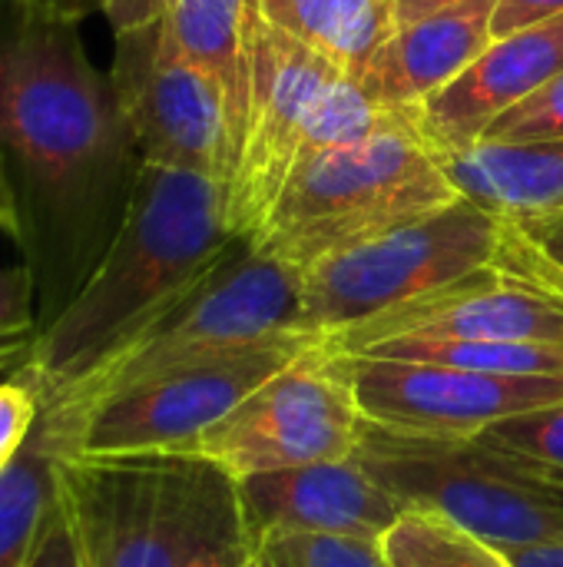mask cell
Masks as SVG:
<instances>
[{
	"label": "cell",
	"instance_id": "3957f363",
	"mask_svg": "<svg viewBox=\"0 0 563 567\" xmlns=\"http://www.w3.org/2000/svg\"><path fill=\"white\" fill-rule=\"evenodd\" d=\"M86 567H246L256 538L239 482L192 452L56 455Z\"/></svg>",
	"mask_w": 563,
	"mask_h": 567
},
{
	"label": "cell",
	"instance_id": "30bf717a",
	"mask_svg": "<svg viewBox=\"0 0 563 567\" xmlns=\"http://www.w3.org/2000/svg\"><path fill=\"white\" fill-rule=\"evenodd\" d=\"M362 412L335 359L315 346L249 392L196 445L236 482L352 458Z\"/></svg>",
	"mask_w": 563,
	"mask_h": 567
},
{
	"label": "cell",
	"instance_id": "836d02e7",
	"mask_svg": "<svg viewBox=\"0 0 563 567\" xmlns=\"http://www.w3.org/2000/svg\"><path fill=\"white\" fill-rule=\"evenodd\" d=\"M511 567H563V538L531 542V545H511L498 548Z\"/></svg>",
	"mask_w": 563,
	"mask_h": 567
},
{
	"label": "cell",
	"instance_id": "d6a6232c",
	"mask_svg": "<svg viewBox=\"0 0 563 567\" xmlns=\"http://www.w3.org/2000/svg\"><path fill=\"white\" fill-rule=\"evenodd\" d=\"M166 10V0H103V17L113 33H126L146 23H156Z\"/></svg>",
	"mask_w": 563,
	"mask_h": 567
},
{
	"label": "cell",
	"instance_id": "d4e9b609",
	"mask_svg": "<svg viewBox=\"0 0 563 567\" xmlns=\"http://www.w3.org/2000/svg\"><path fill=\"white\" fill-rule=\"evenodd\" d=\"M484 140L491 143H541V140H563V73L534 90L528 100L501 113Z\"/></svg>",
	"mask_w": 563,
	"mask_h": 567
},
{
	"label": "cell",
	"instance_id": "8fae6325",
	"mask_svg": "<svg viewBox=\"0 0 563 567\" xmlns=\"http://www.w3.org/2000/svg\"><path fill=\"white\" fill-rule=\"evenodd\" d=\"M329 355L365 422L411 435L475 439L501 419L563 402V375H498L438 362Z\"/></svg>",
	"mask_w": 563,
	"mask_h": 567
},
{
	"label": "cell",
	"instance_id": "e575fe53",
	"mask_svg": "<svg viewBox=\"0 0 563 567\" xmlns=\"http://www.w3.org/2000/svg\"><path fill=\"white\" fill-rule=\"evenodd\" d=\"M37 13H46V17H56V20H70V23H80L83 17L103 10V0H17Z\"/></svg>",
	"mask_w": 563,
	"mask_h": 567
},
{
	"label": "cell",
	"instance_id": "d590c367",
	"mask_svg": "<svg viewBox=\"0 0 563 567\" xmlns=\"http://www.w3.org/2000/svg\"><path fill=\"white\" fill-rule=\"evenodd\" d=\"M246 567H299L295 558L289 555V548L275 538V535H262L256 538V548H252V558Z\"/></svg>",
	"mask_w": 563,
	"mask_h": 567
},
{
	"label": "cell",
	"instance_id": "7a4b0ae2",
	"mask_svg": "<svg viewBox=\"0 0 563 567\" xmlns=\"http://www.w3.org/2000/svg\"><path fill=\"white\" fill-rule=\"evenodd\" d=\"M229 186L143 163L126 216L80 292L46 322L23 362L43 405L70 392L149 322L189 296L236 246Z\"/></svg>",
	"mask_w": 563,
	"mask_h": 567
},
{
	"label": "cell",
	"instance_id": "5b68a950",
	"mask_svg": "<svg viewBox=\"0 0 563 567\" xmlns=\"http://www.w3.org/2000/svg\"><path fill=\"white\" fill-rule=\"evenodd\" d=\"M299 322L302 272L279 259L259 256L249 239H236L222 262L189 296L133 336L70 392L46 402L43 412H80L166 372L292 336L299 332Z\"/></svg>",
	"mask_w": 563,
	"mask_h": 567
},
{
	"label": "cell",
	"instance_id": "ffe728a7",
	"mask_svg": "<svg viewBox=\"0 0 563 567\" xmlns=\"http://www.w3.org/2000/svg\"><path fill=\"white\" fill-rule=\"evenodd\" d=\"M56 495V452L37 425L27 449L0 475V567L30 565Z\"/></svg>",
	"mask_w": 563,
	"mask_h": 567
},
{
	"label": "cell",
	"instance_id": "d6986e66",
	"mask_svg": "<svg viewBox=\"0 0 563 567\" xmlns=\"http://www.w3.org/2000/svg\"><path fill=\"white\" fill-rule=\"evenodd\" d=\"M272 23L352 80H362L375 50L398 30L395 0H285Z\"/></svg>",
	"mask_w": 563,
	"mask_h": 567
},
{
	"label": "cell",
	"instance_id": "8d00e7d4",
	"mask_svg": "<svg viewBox=\"0 0 563 567\" xmlns=\"http://www.w3.org/2000/svg\"><path fill=\"white\" fill-rule=\"evenodd\" d=\"M458 3H465V0H395V23L408 27L421 17H431V13L458 7Z\"/></svg>",
	"mask_w": 563,
	"mask_h": 567
},
{
	"label": "cell",
	"instance_id": "e0dca14e",
	"mask_svg": "<svg viewBox=\"0 0 563 567\" xmlns=\"http://www.w3.org/2000/svg\"><path fill=\"white\" fill-rule=\"evenodd\" d=\"M455 189L501 219L563 216V140L491 143L441 156Z\"/></svg>",
	"mask_w": 563,
	"mask_h": 567
},
{
	"label": "cell",
	"instance_id": "7402d4cb",
	"mask_svg": "<svg viewBox=\"0 0 563 567\" xmlns=\"http://www.w3.org/2000/svg\"><path fill=\"white\" fill-rule=\"evenodd\" d=\"M382 548L388 567H511L494 545L425 512H405Z\"/></svg>",
	"mask_w": 563,
	"mask_h": 567
},
{
	"label": "cell",
	"instance_id": "1f68e13d",
	"mask_svg": "<svg viewBox=\"0 0 563 567\" xmlns=\"http://www.w3.org/2000/svg\"><path fill=\"white\" fill-rule=\"evenodd\" d=\"M531 249H538L544 259H551L554 266L563 269V216H548V219H524V223H511L504 219Z\"/></svg>",
	"mask_w": 563,
	"mask_h": 567
},
{
	"label": "cell",
	"instance_id": "7c38bea8",
	"mask_svg": "<svg viewBox=\"0 0 563 567\" xmlns=\"http://www.w3.org/2000/svg\"><path fill=\"white\" fill-rule=\"evenodd\" d=\"M345 76L319 50L262 20L252 50V96L239 163L226 193V219L236 239H252L272 213L299 163L305 120L325 86Z\"/></svg>",
	"mask_w": 563,
	"mask_h": 567
},
{
	"label": "cell",
	"instance_id": "44dd1931",
	"mask_svg": "<svg viewBox=\"0 0 563 567\" xmlns=\"http://www.w3.org/2000/svg\"><path fill=\"white\" fill-rule=\"evenodd\" d=\"M352 355L438 362L498 375H563V346L548 342H488V339H385Z\"/></svg>",
	"mask_w": 563,
	"mask_h": 567
},
{
	"label": "cell",
	"instance_id": "4dcf8cb0",
	"mask_svg": "<svg viewBox=\"0 0 563 567\" xmlns=\"http://www.w3.org/2000/svg\"><path fill=\"white\" fill-rule=\"evenodd\" d=\"M563 17V0H498L494 7V40Z\"/></svg>",
	"mask_w": 563,
	"mask_h": 567
},
{
	"label": "cell",
	"instance_id": "9c48e42d",
	"mask_svg": "<svg viewBox=\"0 0 563 567\" xmlns=\"http://www.w3.org/2000/svg\"><path fill=\"white\" fill-rule=\"evenodd\" d=\"M113 90L143 163L196 173L222 186L239 163V133L222 86L192 63L166 20L116 33Z\"/></svg>",
	"mask_w": 563,
	"mask_h": 567
},
{
	"label": "cell",
	"instance_id": "8992f818",
	"mask_svg": "<svg viewBox=\"0 0 563 567\" xmlns=\"http://www.w3.org/2000/svg\"><path fill=\"white\" fill-rule=\"evenodd\" d=\"M355 458L405 505L494 545L563 538V485L475 439L358 425Z\"/></svg>",
	"mask_w": 563,
	"mask_h": 567
},
{
	"label": "cell",
	"instance_id": "52a82bcc",
	"mask_svg": "<svg viewBox=\"0 0 563 567\" xmlns=\"http://www.w3.org/2000/svg\"><path fill=\"white\" fill-rule=\"evenodd\" d=\"M501 233V216L461 196L435 216L332 252L302 272L299 332L329 342L455 286L494 262Z\"/></svg>",
	"mask_w": 563,
	"mask_h": 567
},
{
	"label": "cell",
	"instance_id": "484cf974",
	"mask_svg": "<svg viewBox=\"0 0 563 567\" xmlns=\"http://www.w3.org/2000/svg\"><path fill=\"white\" fill-rule=\"evenodd\" d=\"M299 567H388L385 548L375 538H342V535H299L272 532Z\"/></svg>",
	"mask_w": 563,
	"mask_h": 567
},
{
	"label": "cell",
	"instance_id": "f1b7e54d",
	"mask_svg": "<svg viewBox=\"0 0 563 567\" xmlns=\"http://www.w3.org/2000/svg\"><path fill=\"white\" fill-rule=\"evenodd\" d=\"M33 336H37V302H33L30 272L23 266L0 272V349L33 342Z\"/></svg>",
	"mask_w": 563,
	"mask_h": 567
},
{
	"label": "cell",
	"instance_id": "cb8c5ba5",
	"mask_svg": "<svg viewBox=\"0 0 563 567\" xmlns=\"http://www.w3.org/2000/svg\"><path fill=\"white\" fill-rule=\"evenodd\" d=\"M478 439L518 458L531 472L563 485V402L501 419L488 425Z\"/></svg>",
	"mask_w": 563,
	"mask_h": 567
},
{
	"label": "cell",
	"instance_id": "5bb4252c",
	"mask_svg": "<svg viewBox=\"0 0 563 567\" xmlns=\"http://www.w3.org/2000/svg\"><path fill=\"white\" fill-rule=\"evenodd\" d=\"M557 73H563V17L498 37L461 76L405 113L438 156H451L481 143L501 113Z\"/></svg>",
	"mask_w": 563,
	"mask_h": 567
},
{
	"label": "cell",
	"instance_id": "ac0fdd59",
	"mask_svg": "<svg viewBox=\"0 0 563 567\" xmlns=\"http://www.w3.org/2000/svg\"><path fill=\"white\" fill-rule=\"evenodd\" d=\"M163 20L179 50L222 86L242 150L252 96V50L262 27L259 0H166Z\"/></svg>",
	"mask_w": 563,
	"mask_h": 567
},
{
	"label": "cell",
	"instance_id": "4316f807",
	"mask_svg": "<svg viewBox=\"0 0 563 567\" xmlns=\"http://www.w3.org/2000/svg\"><path fill=\"white\" fill-rule=\"evenodd\" d=\"M43 419L40 389L17 369L10 379H0V475L27 449Z\"/></svg>",
	"mask_w": 563,
	"mask_h": 567
},
{
	"label": "cell",
	"instance_id": "83f0119b",
	"mask_svg": "<svg viewBox=\"0 0 563 567\" xmlns=\"http://www.w3.org/2000/svg\"><path fill=\"white\" fill-rule=\"evenodd\" d=\"M508 282L514 286H524L531 292H541L548 296L551 302L563 306V269L554 266L551 259H544L538 249H531L508 223H504V233H501V246H498V256L491 262Z\"/></svg>",
	"mask_w": 563,
	"mask_h": 567
},
{
	"label": "cell",
	"instance_id": "74e56055",
	"mask_svg": "<svg viewBox=\"0 0 563 567\" xmlns=\"http://www.w3.org/2000/svg\"><path fill=\"white\" fill-rule=\"evenodd\" d=\"M282 3H285V0H259V7H262V20H269V23H272V20L279 17Z\"/></svg>",
	"mask_w": 563,
	"mask_h": 567
},
{
	"label": "cell",
	"instance_id": "ba28073f",
	"mask_svg": "<svg viewBox=\"0 0 563 567\" xmlns=\"http://www.w3.org/2000/svg\"><path fill=\"white\" fill-rule=\"evenodd\" d=\"M315 346L319 339L305 332L279 336L252 349L166 372L70 415L43 412L40 429L56 455L196 452L199 439L249 392Z\"/></svg>",
	"mask_w": 563,
	"mask_h": 567
},
{
	"label": "cell",
	"instance_id": "9a60e30c",
	"mask_svg": "<svg viewBox=\"0 0 563 567\" xmlns=\"http://www.w3.org/2000/svg\"><path fill=\"white\" fill-rule=\"evenodd\" d=\"M239 495L252 538L299 532L382 542L405 515V505L355 458V452L342 462L239 478Z\"/></svg>",
	"mask_w": 563,
	"mask_h": 567
},
{
	"label": "cell",
	"instance_id": "6da1fadb",
	"mask_svg": "<svg viewBox=\"0 0 563 567\" xmlns=\"http://www.w3.org/2000/svg\"><path fill=\"white\" fill-rule=\"evenodd\" d=\"M143 156L76 23L0 0V233L33 279L37 332L113 243Z\"/></svg>",
	"mask_w": 563,
	"mask_h": 567
},
{
	"label": "cell",
	"instance_id": "603a6c76",
	"mask_svg": "<svg viewBox=\"0 0 563 567\" xmlns=\"http://www.w3.org/2000/svg\"><path fill=\"white\" fill-rule=\"evenodd\" d=\"M402 116H405V110H385V106H378L362 90L358 80L335 76L325 86V93L315 100V106H312V113L305 120L299 159L315 156V153H329V150H342V146L365 143V140L392 130Z\"/></svg>",
	"mask_w": 563,
	"mask_h": 567
},
{
	"label": "cell",
	"instance_id": "f546056e",
	"mask_svg": "<svg viewBox=\"0 0 563 567\" xmlns=\"http://www.w3.org/2000/svg\"><path fill=\"white\" fill-rule=\"evenodd\" d=\"M27 567H86L83 565L80 542H76V532H73V522H70L66 505H63L60 495H56V502L50 508V518H46V525L40 532V542H37L33 558H30Z\"/></svg>",
	"mask_w": 563,
	"mask_h": 567
},
{
	"label": "cell",
	"instance_id": "277c9868",
	"mask_svg": "<svg viewBox=\"0 0 563 567\" xmlns=\"http://www.w3.org/2000/svg\"><path fill=\"white\" fill-rule=\"evenodd\" d=\"M458 199L441 156L405 113L365 143L299 159L249 246L305 272L332 252L435 216Z\"/></svg>",
	"mask_w": 563,
	"mask_h": 567
},
{
	"label": "cell",
	"instance_id": "4fadbf2b",
	"mask_svg": "<svg viewBox=\"0 0 563 567\" xmlns=\"http://www.w3.org/2000/svg\"><path fill=\"white\" fill-rule=\"evenodd\" d=\"M385 339H488L563 346V306L508 282L494 266L425 299L368 319L329 342L325 352H358Z\"/></svg>",
	"mask_w": 563,
	"mask_h": 567
},
{
	"label": "cell",
	"instance_id": "2e32d148",
	"mask_svg": "<svg viewBox=\"0 0 563 567\" xmlns=\"http://www.w3.org/2000/svg\"><path fill=\"white\" fill-rule=\"evenodd\" d=\"M494 7L498 0H465L398 27L368 60L362 90L385 110H411L435 96L494 43Z\"/></svg>",
	"mask_w": 563,
	"mask_h": 567
}]
</instances>
